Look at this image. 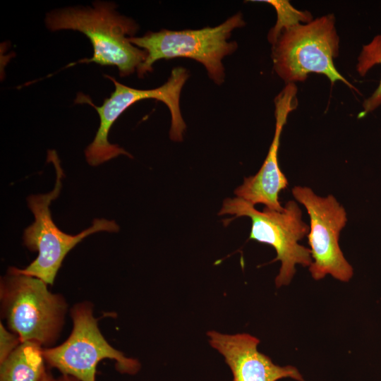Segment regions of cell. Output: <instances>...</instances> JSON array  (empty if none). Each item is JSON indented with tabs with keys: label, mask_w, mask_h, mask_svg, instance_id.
Instances as JSON below:
<instances>
[{
	"label": "cell",
	"mask_w": 381,
	"mask_h": 381,
	"mask_svg": "<svg viewBox=\"0 0 381 381\" xmlns=\"http://www.w3.org/2000/svg\"><path fill=\"white\" fill-rule=\"evenodd\" d=\"M113 2L97 1L92 7H69L53 10L47 14L45 23L51 31L77 30L85 34L93 47V55L79 63H96L114 66L121 76H128L137 71L145 61V50L128 40L138 29L131 18L119 14ZM67 66V67H68Z\"/></svg>",
	"instance_id": "6da1fadb"
},
{
	"label": "cell",
	"mask_w": 381,
	"mask_h": 381,
	"mask_svg": "<svg viewBox=\"0 0 381 381\" xmlns=\"http://www.w3.org/2000/svg\"><path fill=\"white\" fill-rule=\"evenodd\" d=\"M47 285L12 267L0 282L1 315L8 327L21 342L34 341L44 348L59 337L68 307L65 298L50 292Z\"/></svg>",
	"instance_id": "7a4b0ae2"
},
{
	"label": "cell",
	"mask_w": 381,
	"mask_h": 381,
	"mask_svg": "<svg viewBox=\"0 0 381 381\" xmlns=\"http://www.w3.org/2000/svg\"><path fill=\"white\" fill-rule=\"evenodd\" d=\"M47 160L55 167L56 183L49 193L28 197V205L35 221L24 230L23 236L24 245L30 250L37 251L38 255L24 269L12 268L16 272L38 278L52 285L64 259L78 243L94 233L116 232L119 226L114 220L95 219L90 227L76 235L68 234L58 228L52 218L49 207L60 194L64 171L55 150L47 151Z\"/></svg>",
	"instance_id": "3957f363"
},
{
	"label": "cell",
	"mask_w": 381,
	"mask_h": 381,
	"mask_svg": "<svg viewBox=\"0 0 381 381\" xmlns=\"http://www.w3.org/2000/svg\"><path fill=\"white\" fill-rule=\"evenodd\" d=\"M339 49L334 16L325 15L280 35L272 44L273 68L286 84L303 82L315 73L325 75L332 85L340 81L358 91L335 68Z\"/></svg>",
	"instance_id": "277c9868"
},
{
	"label": "cell",
	"mask_w": 381,
	"mask_h": 381,
	"mask_svg": "<svg viewBox=\"0 0 381 381\" xmlns=\"http://www.w3.org/2000/svg\"><path fill=\"white\" fill-rule=\"evenodd\" d=\"M245 25L242 14L236 13L213 28L172 31L148 32L142 37H131V44L145 50L147 56L137 69L138 77L152 71L160 59L185 57L195 60L206 68L209 77L217 85L224 81L222 59L237 49L236 42H229L231 32Z\"/></svg>",
	"instance_id": "5b68a950"
},
{
	"label": "cell",
	"mask_w": 381,
	"mask_h": 381,
	"mask_svg": "<svg viewBox=\"0 0 381 381\" xmlns=\"http://www.w3.org/2000/svg\"><path fill=\"white\" fill-rule=\"evenodd\" d=\"M222 214L249 217L252 222L249 239L274 248L277 256L272 262H281L275 278L277 287L291 282L296 265L309 267L313 263L310 249L298 243L308 236L310 226L302 220L301 209L295 200L287 201L282 211L265 207L261 212L241 198H226L219 212Z\"/></svg>",
	"instance_id": "8992f818"
},
{
	"label": "cell",
	"mask_w": 381,
	"mask_h": 381,
	"mask_svg": "<svg viewBox=\"0 0 381 381\" xmlns=\"http://www.w3.org/2000/svg\"><path fill=\"white\" fill-rule=\"evenodd\" d=\"M115 86L110 97L98 107L90 97L78 94L75 102L89 104L99 114V126L93 141L86 147L85 155L87 163L96 167L111 159L123 155L132 158V155L118 145L111 144L108 140L109 131L119 116L130 106L145 99H155L163 102L169 108L171 123L170 138L181 141L186 129V123L180 109V95L183 86L189 77L188 71L183 67L174 68L167 81L162 86L151 90H138L126 86L115 78L105 75Z\"/></svg>",
	"instance_id": "52a82bcc"
},
{
	"label": "cell",
	"mask_w": 381,
	"mask_h": 381,
	"mask_svg": "<svg viewBox=\"0 0 381 381\" xmlns=\"http://www.w3.org/2000/svg\"><path fill=\"white\" fill-rule=\"evenodd\" d=\"M73 327L68 339L52 348H43L45 363L61 374L73 376L80 381H95L96 368L103 359L115 361V368L122 374L135 375L140 369V362L126 357L112 347L98 327L93 316L92 304L85 301L71 310Z\"/></svg>",
	"instance_id": "ba28073f"
},
{
	"label": "cell",
	"mask_w": 381,
	"mask_h": 381,
	"mask_svg": "<svg viewBox=\"0 0 381 381\" xmlns=\"http://www.w3.org/2000/svg\"><path fill=\"white\" fill-rule=\"evenodd\" d=\"M291 193L310 217L307 236L313 259L309 267L312 277L320 280L329 274L341 282H349L353 269L339 244L340 232L347 222L344 207L334 195L321 197L307 186H296Z\"/></svg>",
	"instance_id": "9c48e42d"
},
{
	"label": "cell",
	"mask_w": 381,
	"mask_h": 381,
	"mask_svg": "<svg viewBox=\"0 0 381 381\" xmlns=\"http://www.w3.org/2000/svg\"><path fill=\"white\" fill-rule=\"evenodd\" d=\"M298 89L294 83H289L274 98L275 131L267 157L256 174L245 178L234 193L252 205L263 204L275 211L284 208L279 202V194L289 185L286 177L278 163L280 137L289 114L298 107Z\"/></svg>",
	"instance_id": "30bf717a"
},
{
	"label": "cell",
	"mask_w": 381,
	"mask_h": 381,
	"mask_svg": "<svg viewBox=\"0 0 381 381\" xmlns=\"http://www.w3.org/2000/svg\"><path fill=\"white\" fill-rule=\"evenodd\" d=\"M210 344L224 358L233 375L232 381H277L291 378L305 381L298 370L292 365L280 366L258 350L260 341L247 333H207Z\"/></svg>",
	"instance_id": "8fae6325"
},
{
	"label": "cell",
	"mask_w": 381,
	"mask_h": 381,
	"mask_svg": "<svg viewBox=\"0 0 381 381\" xmlns=\"http://www.w3.org/2000/svg\"><path fill=\"white\" fill-rule=\"evenodd\" d=\"M43 348L37 342H21L0 363V381H40L47 372Z\"/></svg>",
	"instance_id": "7c38bea8"
},
{
	"label": "cell",
	"mask_w": 381,
	"mask_h": 381,
	"mask_svg": "<svg viewBox=\"0 0 381 381\" xmlns=\"http://www.w3.org/2000/svg\"><path fill=\"white\" fill-rule=\"evenodd\" d=\"M381 65V34L375 35L368 44L363 46L356 66L358 74L363 77L375 65ZM381 106V79L373 94L363 102V110L358 118H363Z\"/></svg>",
	"instance_id": "4fadbf2b"
},
{
	"label": "cell",
	"mask_w": 381,
	"mask_h": 381,
	"mask_svg": "<svg viewBox=\"0 0 381 381\" xmlns=\"http://www.w3.org/2000/svg\"><path fill=\"white\" fill-rule=\"evenodd\" d=\"M272 5L277 13V22L269 31L267 39L272 45L277 41L280 35L298 24L307 23L313 20L312 14L307 11L295 8L289 1L265 0L258 1Z\"/></svg>",
	"instance_id": "5bb4252c"
},
{
	"label": "cell",
	"mask_w": 381,
	"mask_h": 381,
	"mask_svg": "<svg viewBox=\"0 0 381 381\" xmlns=\"http://www.w3.org/2000/svg\"><path fill=\"white\" fill-rule=\"evenodd\" d=\"M21 343L19 337L0 323V363Z\"/></svg>",
	"instance_id": "9a60e30c"
},
{
	"label": "cell",
	"mask_w": 381,
	"mask_h": 381,
	"mask_svg": "<svg viewBox=\"0 0 381 381\" xmlns=\"http://www.w3.org/2000/svg\"><path fill=\"white\" fill-rule=\"evenodd\" d=\"M49 381H80V380L73 376H71L69 375L61 374L60 376L57 377H53L51 375Z\"/></svg>",
	"instance_id": "2e32d148"
},
{
	"label": "cell",
	"mask_w": 381,
	"mask_h": 381,
	"mask_svg": "<svg viewBox=\"0 0 381 381\" xmlns=\"http://www.w3.org/2000/svg\"><path fill=\"white\" fill-rule=\"evenodd\" d=\"M51 375L47 371L40 381H49Z\"/></svg>",
	"instance_id": "e0dca14e"
}]
</instances>
